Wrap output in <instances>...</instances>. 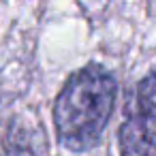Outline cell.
<instances>
[{
	"label": "cell",
	"instance_id": "6da1fadb",
	"mask_svg": "<svg viewBox=\"0 0 156 156\" xmlns=\"http://www.w3.org/2000/svg\"><path fill=\"white\" fill-rule=\"evenodd\" d=\"M118 83L101 64H86L69 75L54 103V124L62 147L86 152L98 145L113 113Z\"/></svg>",
	"mask_w": 156,
	"mask_h": 156
},
{
	"label": "cell",
	"instance_id": "7a4b0ae2",
	"mask_svg": "<svg viewBox=\"0 0 156 156\" xmlns=\"http://www.w3.org/2000/svg\"><path fill=\"white\" fill-rule=\"evenodd\" d=\"M120 156H156V71L135 90L133 111L118 133Z\"/></svg>",
	"mask_w": 156,
	"mask_h": 156
}]
</instances>
